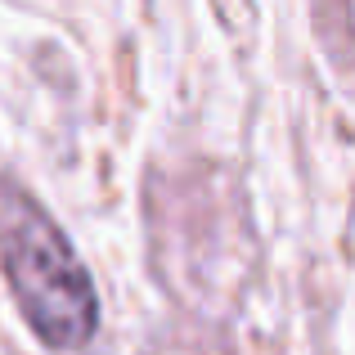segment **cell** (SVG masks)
Listing matches in <instances>:
<instances>
[{
    "mask_svg": "<svg viewBox=\"0 0 355 355\" xmlns=\"http://www.w3.org/2000/svg\"><path fill=\"white\" fill-rule=\"evenodd\" d=\"M0 261L18 311L54 351H77L99 329V297L63 230L27 193L0 189Z\"/></svg>",
    "mask_w": 355,
    "mask_h": 355,
    "instance_id": "cell-1",
    "label": "cell"
}]
</instances>
